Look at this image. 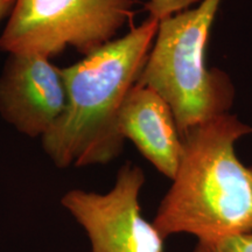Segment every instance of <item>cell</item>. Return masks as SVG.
<instances>
[{
	"mask_svg": "<svg viewBox=\"0 0 252 252\" xmlns=\"http://www.w3.org/2000/svg\"><path fill=\"white\" fill-rule=\"evenodd\" d=\"M118 126L124 139L156 168L173 180L180 163L184 145L172 109L160 94L137 83L123 103Z\"/></svg>",
	"mask_w": 252,
	"mask_h": 252,
	"instance_id": "7",
	"label": "cell"
},
{
	"mask_svg": "<svg viewBox=\"0 0 252 252\" xmlns=\"http://www.w3.org/2000/svg\"><path fill=\"white\" fill-rule=\"evenodd\" d=\"M145 174L126 162L105 194L71 189L61 204L89 238L91 252H163L165 237L141 215L140 190Z\"/></svg>",
	"mask_w": 252,
	"mask_h": 252,
	"instance_id": "5",
	"label": "cell"
},
{
	"mask_svg": "<svg viewBox=\"0 0 252 252\" xmlns=\"http://www.w3.org/2000/svg\"><path fill=\"white\" fill-rule=\"evenodd\" d=\"M249 133L251 126L226 113L182 135L179 168L152 222L163 237L204 241L252 232V167L235 152Z\"/></svg>",
	"mask_w": 252,
	"mask_h": 252,
	"instance_id": "2",
	"label": "cell"
},
{
	"mask_svg": "<svg viewBox=\"0 0 252 252\" xmlns=\"http://www.w3.org/2000/svg\"><path fill=\"white\" fill-rule=\"evenodd\" d=\"M67 106L62 69L37 54H9L0 75V116L15 130L42 138Z\"/></svg>",
	"mask_w": 252,
	"mask_h": 252,
	"instance_id": "6",
	"label": "cell"
},
{
	"mask_svg": "<svg viewBox=\"0 0 252 252\" xmlns=\"http://www.w3.org/2000/svg\"><path fill=\"white\" fill-rule=\"evenodd\" d=\"M133 0H15L0 50L52 59L71 47L87 56L115 40L133 18Z\"/></svg>",
	"mask_w": 252,
	"mask_h": 252,
	"instance_id": "4",
	"label": "cell"
},
{
	"mask_svg": "<svg viewBox=\"0 0 252 252\" xmlns=\"http://www.w3.org/2000/svg\"><path fill=\"white\" fill-rule=\"evenodd\" d=\"M222 0H202L159 21L157 36L137 83L165 99L180 137L190 128L226 115L235 88L228 75L208 69L207 46Z\"/></svg>",
	"mask_w": 252,
	"mask_h": 252,
	"instance_id": "3",
	"label": "cell"
},
{
	"mask_svg": "<svg viewBox=\"0 0 252 252\" xmlns=\"http://www.w3.org/2000/svg\"><path fill=\"white\" fill-rule=\"evenodd\" d=\"M201 1L202 0H149V2L145 5V9L149 12V17L160 21L167 17L193 7Z\"/></svg>",
	"mask_w": 252,
	"mask_h": 252,
	"instance_id": "9",
	"label": "cell"
},
{
	"mask_svg": "<svg viewBox=\"0 0 252 252\" xmlns=\"http://www.w3.org/2000/svg\"><path fill=\"white\" fill-rule=\"evenodd\" d=\"M194 252H252V232L197 241Z\"/></svg>",
	"mask_w": 252,
	"mask_h": 252,
	"instance_id": "8",
	"label": "cell"
},
{
	"mask_svg": "<svg viewBox=\"0 0 252 252\" xmlns=\"http://www.w3.org/2000/svg\"><path fill=\"white\" fill-rule=\"evenodd\" d=\"M159 21L149 17L119 39L62 69L67 106L41 138L59 168L105 165L122 153L119 112L137 84L157 36Z\"/></svg>",
	"mask_w": 252,
	"mask_h": 252,
	"instance_id": "1",
	"label": "cell"
},
{
	"mask_svg": "<svg viewBox=\"0 0 252 252\" xmlns=\"http://www.w3.org/2000/svg\"><path fill=\"white\" fill-rule=\"evenodd\" d=\"M14 2L15 0H0V23L11 13Z\"/></svg>",
	"mask_w": 252,
	"mask_h": 252,
	"instance_id": "10",
	"label": "cell"
}]
</instances>
